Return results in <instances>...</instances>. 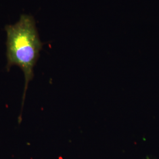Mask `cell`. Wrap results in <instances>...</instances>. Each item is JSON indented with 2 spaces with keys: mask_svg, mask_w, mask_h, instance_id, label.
I'll list each match as a JSON object with an SVG mask.
<instances>
[{
  "mask_svg": "<svg viewBox=\"0 0 159 159\" xmlns=\"http://www.w3.org/2000/svg\"><path fill=\"white\" fill-rule=\"evenodd\" d=\"M7 68L13 66L21 69L25 84L23 96L24 105L29 83L33 79L34 68L40 56L43 44L33 17L22 14L17 23L7 25Z\"/></svg>",
  "mask_w": 159,
  "mask_h": 159,
  "instance_id": "obj_1",
  "label": "cell"
}]
</instances>
